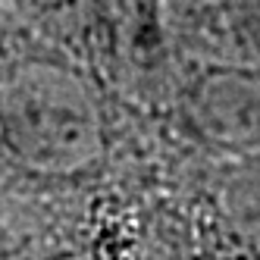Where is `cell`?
Segmentation results:
<instances>
[{"label": "cell", "instance_id": "obj_1", "mask_svg": "<svg viewBox=\"0 0 260 260\" xmlns=\"http://www.w3.org/2000/svg\"><path fill=\"white\" fill-rule=\"evenodd\" d=\"M25 154L50 166H76L98 151V122L85 91L63 72L28 69L19 79Z\"/></svg>", "mask_w": 260, "mask_h": 260}]
</instances>
